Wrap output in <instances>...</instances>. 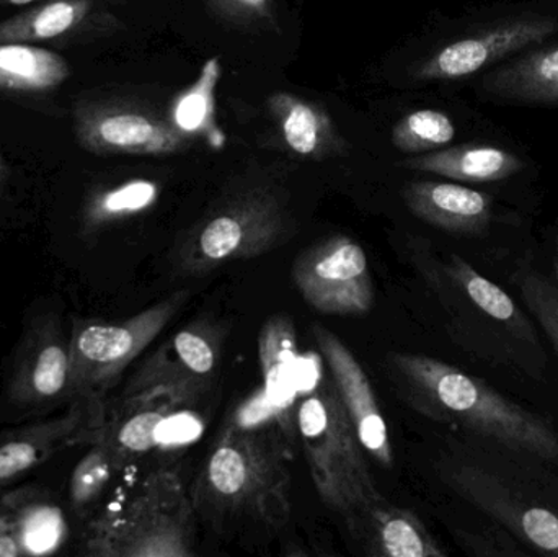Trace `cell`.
<instances>
[{
  "label": "cell",
  "instance_id": "1",
  "mask_svg": "<svg viewBox=\"0 0 558 557\" xmlns=\"http://www.w3.org/2000/svg\"><path fill=\"white\" fill-rule=\"evenodd\" d=\"M392 365L420 409L433 417L462 425L505 450L558 467V434L553 425L487 383L441 360L415 353H396Z\"/></svg>",
  "mask_w": 558,
  "mask_h": 557
},
{
  "label": "cell",
  "instance_id": "2",
  "mask_svg": "<svg viewBox=\"0 0 558 557\" xmlns=\"http://www.w3.org/2000/svg\"><path fill=\"white\" fill-rule=\"evenodd\" d=\"M291 417L264 422L232 419L219 435L196 500L228 516H251L279 526L291 512Z\"/></svg>",
  "mask_w": 558,
  "mask_h": 557
},
{
  "label": "cell",
  "instance_id": "3",
  "mask_svg": "<svg viewBox=\"0 0 558 557\" xmlns=\"http://www.w3.org/2000/svg\"><path fill=\"white\" fill-rule=\"evenodd\" d=\"M82 553L94 557H192L195 509L179 473L153 471L120 506L88 522Z\"/></svg>",
  "mask_w": 558,
  "mask_h": 557
},
{
  "label": "cell",
  "instance_id": "4",
  "mask_svg": "<svg viewBox=\"0 0 558 557\" xmlns=\"http://www.w3.org/2000/svg\"><path fill=\"white\" fill-rule=\"evenodd\" d=\"M295 428L318 497L343 516L350 529L367 510L386 502L367 470L366 451L331 378L320 379L311 392L302 395Z\"/></svg>",
  "mask_w": 558,
  "mask_h": 557
},
{
  "label": "cell",
  "instance_id": "5",
  "mask_svg": "<svg viewBox=\"0 0 558 557\" xmlns=\"http://www.w3.org/2000/svg\"><path fill=\"white\" fill-rule=\"evenodd\" d=\"M189 300L190 291L179 290L124 320H72L69 343L74 402L105 408L108 392L131 363L162 334Z\"/></svg>",
  "mask_w": 558,
  "mask_h": 557
},
{
  "label": "cell",
  "instance_id": "6",
  "mask_svg": "<svg viewBox=\"0 0 558 557\" xmlns=\"http://www.w3.org/2000/svg\"><path fill=\"white\" fill-rule=\"evenodd\" d=\"M442 283L451 291L474 337L472 347L488 362L543 375L546 355L533 320L494 281L482 277L458 254L442 264Z\"/></svg>",
  "mask_w": 558,
  "mask_h": 557
},
{
  "label": "cell",
  "instance_id": "7",
  "mask_svg": "<svg viewBox=\"0 0 558 557\" xmlns=\"http://www.w3.org/2000/svg\"><path fill=\"white\" fill-rule=\"evenodd\" d=\"M456 494L490 517L537 555L558 557V502L534 484L484 461L458 460L442 473Z\"/></svg>",
  "mask_w": 558,
  "mask_h": 557
},
{
  "label": "cell",
  "instance_id": "8",
  "mask_svg": "<svg viewBox=\"0 0 558 557\" xmlns=\"http://www.w3.org/2000/svg\"><path fill=\"white\" fill-rule=\"evenodd\" d=\"M286 231V215L275 196H239L203 219L179 251L180 270L203 275L274 249Z\"/></svg>",
  "mask_w": 558,
  "mask_h": 557
},
{
  "label": "cell",
  "instance_id": "9",
  "mask_svg": "<svg viewBox=\"0 0 558 557\" xmlns=\"http://www.w3.org/2000/svg\"><path fill=\"white\" fill-rule=\"evenodd\" d=\"M222 339L221 327L206 320L183 327L141 363L121 398L163 399L179 408L193 404L215 385Z\"/></svg>",
  "mask_w": 558,
  "mask_h": 557
},
{
  "label": "cell",
  "instance_id": "10",
  "mask_svg": "<svg viewBox=\"0 0 558 557\" xmlns=\"http://www.w3.org/2000/svg\"><path fill=\"white\" fill-rule=\"evenodd\" d=\"M5 399L22 414H46L74 404L71 343L61 314L43 311L26 324L13 355Z\"/></svg>",
  "mask_w": 558,
  "mask_h": 557
},
{
  "label": "cell",
  "instance_id": "11",
  "mask_svg": "<svg viewBox=\"0 0 558 557\" xmlns=\"http://www.w3.org/2000/svg\"><path fill=\"white\" fill-rule=\"evenodd\" d=\"M292 283L308 306L327 316H363L374 304L366 252L347 235H333L298 255Z\"/></svg>",
  "mask_w": 558,
  "mask_h": 557
},
{
  "label": "cell",
  "instance_id": "12",
  "mask_svg": "<svg viewBox=\"0 0 558 557\" xmlns=\"http://www.w3.org/2000/svg\"><path fill=\"white\" fill-rule=\"evenodd\" d=\"M72 118L78 146L97 156H169L190 143L167 117L134 101L85 98L74 105Z\"/></svg>",
  "mask_w": 558,
  "mask_h": 557
},
{
  "label": "cell",
  "instance_id": "13",
  "mask_svg": "<svg viewBox=\"0 0 558 557\" xmlns=\"http://www.w3.org/2000/svg\"><path fill=\"white\" fill-rule=\"evenodd\" d=\"M557 32L558 22L550 16L505 20L439 49L416 69L415 77L425 82L459 81L527 46L539 45Z\"/></svg>",
  "mask_w": 558,
  "mask_h": 557
},
{
  "label": "cell",
  "instance_id": "14",
  "mask_svg": "<svg viewBox=\"0 0 558 557\" xmlns=\"http://www.w3.org/2000/svg\"><path fill=\"white\" fill-rule=\"evenodd\" d=\"M107 405L74 402L59 417L0 432V484L20 480L59 451L97 440Z\"/></svg>",
  "mask_w": 558,
  "mask_h": 557
},
{
  "label": "cell",
  "instance_id": "15",
  "mask_svg": "<svg viewBox=\"0 0 558 557\" xmlns=\"http://www.w3.org/2000/svg\"><path fill=\"white\" fill-rule=\"evenodd\" d=\"M312 334L364 451L389 470L393 467L389 431L366 372L337 334L318 324L312 326Z\"/></svg>",
  "mask_w": 558,
  "mask_h": 557
},
{
  "label": "cell",
  "instance_id": "16",
  "mask_svg": "<svg viewBox=\"0 0 558 557\" xmlns=\"http://www.w3.org/2000/svg\"><path fill=\"white\" fill-rule=\"evenodd\" d=\"M110 0H43L0 20V43L71 46L120 26Z\"/></svg>",
  "mask_w": 558,
  "mask_h": 557
},
{
  "label": "cell",
  "instance_id": "17",
  "mask_svg": "<svg viewBox=\"0 0 558 557\" xmlns=\"http://www.w3.org/2000/svg\"><path fill=\"white\" fill-rule=\"evenodd\" d=\"M403 199L416 218L452 234L482 235L494 221L492 196L456 183L412 182Z\"/></svg>",
  "mask_w": 558,
  "mask_h": 557
},
{
  "label": "cell",
  "instance_id": "18",
  "mask_svg": "<svg viewBox=\"0 0 558 557\" xmlns=\"http://www.w3.org/2000/svg\"><path fill=\"white\" fill-rule=\"evenodd\" d=\"M268 110L282 143L295 156L325 160L348 153L347 141L320 105L302 100L288 92H277L268 98Z\"/></svg>",
  "mask_w": 558,
  "mask_h": 557
},
{
  "label": "cell",
  "instance_id": "19",
  "mask_svg": "<svg viewBox=\"0 0 558 557\" xmlns=\"http://www.w3.org/2000/svg\"><path fill=\"white\" fill-rule=\"evenodd\" d=\"M177 408L163 399L121 398L117 408L107 404L100 437L113 451L120 471L160 451L163 422Z\"/></svg>",
  "mask_w": 558,
  "mask_h": 557
},
{
  "label": "cell",
  "instance_id": "20",
  "mask_svg": "<svg viewBox=\"0 0 558 557\" xmlns=\"http://www.w3.org/2000/svg\"><path fill=\"white\" fill-rule=\"evenodd\" d=\"M376 557H446L425 523L407 509L379 504L367 510L351 529Z\"/></svg>",
  "mask_w": 558,
  "mask_h": 557
},
{
  "label": "cell",
  "instance_id": "21",
  "mask_svg": "<svg viewBox=\"0 0 558 557\" xmlns=\"http://www.w3.org/2000/svg\"><path fill=\"white\" fill-rule=\"evenodd\" d=\"M71 77V64L52 49L29 43H0V94L43 97Z\"/></svg>",
  "mask_w": 558,
  "mask_h": 557
},
{
  "label": "cell",
  "instance_id": "22",
  "mask_svg": "<svg viewBox=\"0 0 558 557\" xmlns=\"http://www.w3.org/2000/svg\"><path fill=\"white\" fill-rule=\"evenodd\" d=\"M415 172L436 173L459 182L485 183L510 179L524 169V162L510 150L487 144H464L438 153L403 160Z\"/></svg>",
  "mask_w": 558,
  "mask_h": 557
},
{
  "label": "cell",
  "instance_id": "23",
  "mask_svg": "<svg viewBox=\"0 0 558 557\" xmlns=\"http://www.w3.org/2000/svg\"><path fill=\"white\" fill-rule=\"evenodd\" d=\"M222 65L218 56L203 64L195 84L180 92L170 104L167 120L186 141L203 140L211 149L221 150L228 143L218 124L216 92L221 81Z\"/></svg>",
  "mask_w": 558,
  "mask_h": 557
},
{
  "label": "cell",
  "instance_id": "24",
  "mask_svg": "<svg viewBox=\"0 0 558 557\" xmlns=\"http://www.w3.org/2000/svg\"><path fill=\"white\" fill-rule=\"evenodd\" d=\"M258 359L267 398L279 408H291L299 396L298 372L301 363L292 319L278 314L264 324L258 337Z\"/></svg>",
  "mask_w": 558,
  "mask_h": 557
},
{
  "label": "cell",
  "instance_id": "25",
  "mask_svg": "<svg viewBox=\"0 0 558 557\" xmlns=\"http://www.w3.org/2000/svg\"><path fill=\"white\" fill-rule=\"evenodd\" d=\"M495 97L527 104H558V46L533 51L485 77Z\"/></svg>",
  "mask_w": 558,
  "mask_h": 557
},
{
  "label": "cell",
  "instance_id": "26",
  "mask_svg": "<svg viewBox=\"0 0 558 557\" xmlns=\"http://www.w3.org/2000/svg\"><path fill=\"white\" fill-rule=\"evenodd\" d=\"M25 556L49 555L64 543L68 525L61 509L38 489H22L3 496Z\"/></svg>",
  "mask_w": 558,
  "mask_h": 557
},
{
  "label": "cell",
  "instance_id": "27",
  "mask_svg": "<svg viewBox=\"0 0 558 557\" xmlns=\"http://www.w3.org/2000/svg\"><path fill=\"white\" fill-rule=\"evenodd\" d=\"M160 196L159 183L133 179L110 189L97 190L82 208V231L95 234L108 226L141 215L156 205Z\"/></svg>",
  "mask_w": 558,
  "mask_h": 557
},
{
  "label": "cell",
  "instance_id": "28",
  "mask_svg": "<svg viewBox=\"0 0 558 557\" xmlns=\"http://www.w3.org/2000/svg\"><path fill=\"white\" fill-rule=\"evenodd\" d=\"M120 473L113 451L98 435L87 453L77 461L69 480L68 500L74 516H90L100 497L107 491L114 474Z\"/></svg>",
  "mask_w": 558,
  "mask_h": 557
},
{
  "label": "cell",
  "instance_id": "29",
  "mask_svg": "<svg viewBox=\"0 0 558 557\" xmlns=\"http://www.w3.org/2000/svg\"><path fill=\"white\" fill-rule=\"evenodd\" d=\"M456 136L454 123L438 110H416L393 126L392 143L402 153H428L448 146Z\"/></svg>",
  "mask_w": 558,
  "mask_h": 557
},
{
  "label": "cell",
  "instance_id": "30",
  "mask_svg": "<svg viewBox=\"0 0 558 557\" xmlns=\"http://www.w3.org/2000/svg\"><path fill=\"white\" fill-rule=\"evenodd\" d=\"M521 300L536 317L558 355V287L556 280L530 265H521L513 277Z\"/></svg>",
  "mask_w": 558,
  "mask_h": 557
},
{
  "label": "cell",
  "instance_id": "31",
  "mask_svg": "<svg viewBox=\"0 0 558 557\" xmlns=\"http://www.w3.org/2000/svg\"><path fill=\"white\" fill-rule=\"evenodd\" d=\"M459 542L471 556H530V552L524 549L523 543L497 523H495V526H488V529L478 530V532L459 533Z\"/></svg>",
  "mask_w": 558,
  "mask_h": 557
},
{
  "label": "cell",
  "instance_id": "32",
  "mask_svg": "<svg viewBox=\"0 0 558 557\" xmlns=\"http://www.w3.org/2000/svg\"><path fill=\"white\" fill-rule=\"evenodd\" d=\"M203 432H205V424L202 415L182 408L173 409L163 422L160 451L172 453L179 448L189 447L202 437Z\"/></svg>",
  "mask_w": 558,
  "mask_h": 557
},
{
  "label": "cell",
  "instance_id": "33",
  "mask_svg": "<svg viewBox=\"0 0 558 557\" xmlns=\"http://www.w3.org/2000/svg\"><path fill=\"white\" fill-rule=\"evenodd\" d=\"M274 0H209L215 12L235 25L254 26L271 19Z\"/></svg>",
  "mask_w": 558,
  "mask_h": 557
},
{
  "label": "cell",
  "instance_id": "34",
  "mask_svg": "<svg viewBox=\"0 0 558 557\" xmlns=\"http://www.w3.org/2000/svg\"><path fill=\"white\" fill-rule=\"evenodd\" d=\"M25 556L22 543L13 526L12 517L0 497V557Z\"/></svg>",
  "mask_w": 558,
  "mask_h": 557
},
{
  "label": "cell",
  "instance_id": "35",
  "mask_svg": "<svg viewBox=\"0 0 558 557\" xmlns=\"http://www.w3.org/2000/svg\"><path fill=\"white\" fill-rule=\"evenodd\" d=\"M10 170L7 166L5 156H3L2 147H0V202L5 195L7 185H9Z\"/></svg>",
  "mask_w": 558,
  "mask_h": 557
},
{
  "label": "cell",
  "instance_id": "36",
  "mask_svg": "<svg viewBox=\"0 0 558 557\" xmlns=\"http://www.w3.org/2000/svg\"><path fill=\"white\" fill-rule=\"evenodd\" d=\"M38 2H43V0H0V9L2 7H29Z\"/></svg>",
  "mask_w": 558,
  "mask_h": 557
},
{
  "label": "cell",
  "instance_id": "37",
  "mask_svg": "<svg viewBox=\"0 0 558 557\" xmlns=\"http://www.w3.org/2000/svg\"><path fill=\"white\" fill-rule=\"evenodd\" d=\"M553 265H554V280H556V283L558 287V232L556 234V241H554Z\"/></svg>",
  "mask_w": 558,
  "mask_h": 557
}]
</instances>
